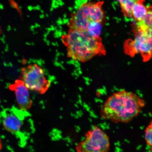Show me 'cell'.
Segmentation results:
<instances>
[{
	"mask_svg": "<svg viewBox=\"0 0 152 152\" xmlns=\"http://www.w3.org/2000/svg\"><path fill=\"white\" fill-rule=\"evenodd\" d=\"M147 8V14L143 20L134 22V26L152 38V5L149 6Z\"/></svg>",
	"mask_w": 152,
	"mask_h": 152,
	"instance_id": "obj_9",
	"label": "cell"
},
{
	"mask_svg": "<svg viewBox=\"0 0 152 152\" xmlns=\"http://www.w3.org/2000/svg\"><path fill=\"white\" fill-rule=\"evenodd\" d=\"M9 88L15 92L20 110L26 112L31 108L32 102L28 89L21 80H17L14 83L9 86Z\"/></svg>",
	"mask_w": 152,
	"mask_h": 152,
	"instance_id": "obj_8",
	"label": "cell"
},
{
	"mask_svg": "<svg viewBox=\"0 0 152 152\" xmlns=\"http://www.w3.org/2000/svg\"><path fill=\"white\" fill-rule=\"evenodd\" d=\"M151 152H152V148H151Z\"/></svg>",
	"mask_w": 152,
	"mask_h": 152,
	"instance_id": "obj_16",
	"label": "cell"
},
{
	"mask_svg": "<svg viewBox=\"0 0 152 152\" xmlns=\"http://www.w3.org/2000/svg\"><path fill=\"white\" fill-rule=\"evenodd\" d=\"M25 112L15 107L5 109L0 113V124L7 132L18 135L23 125Z\"/></svg>",
	"mask_w": 152,
	"mask_h": 152,
	"instance_id": "obj_6",
	"label": "cell"
},
{
	"mask_svg": "<svg viewBox=\"0 0 152 152\" xmlns=\"http://www.w3.org/2000/svg\"><path fill=\"white\" fill-rule=\"evenodd\" d=\"M102 23L91 21L87 26V31L92 37H100L102 33Z\"/></svg>",
	"mask_w": 152,
	"mask_h": 152,
	"instance_id": "obj_12",
	"label": "cell"
},
{
	"mask_svg": "<svg viewBox=\"0 0 152 152\" xmlns=\"http://www.w3.org/2000/svg\"><path fill=\"white\" fill-rule=\"evenodd\" d=\"M145 105V100L134 93L120 91L107 98L100 115L102 118L114 123H128L138 116Z\"/></svg>",
	"mask_w": 152,
	"mask_h": 152,
	"instance_id": "obj_1",
	"label": "cell"
},
{
	"mask_svg": "<svg viewBox=\"0 0 152 152\" xmlns=\"http://www.w3.org/2000/svg\"><path fill=\"white\" fill-rule=\"evenodd\" d=\"M21 80L28 90L44 94L50 87V82L45 77V72L40 66L32 64L22 68Z\"/></svg>",
	"mask_w": 152,
	"mask_h": 152,
	"instance_id": "obj_4",
	"label": "cell"
},
{
	"mask_svg": "<svg viewBox=\"0 0 152 152\" xmlns=\"http://www.w3.org/2000/svg\"><path fill=\"white\" fill-rule=\"evenodd\" d=\"M2 149V144L1 143V140H0V151L1 149Z\"/></svg>",
	"mask_w": 152,
	"mask_h": 152,
	"instance_id": "obj_14",
	"label": "cell"
},
{
	"mask_svg": "<svg viewBox=\"0 0 152 152\" xmlns=\"http://www.w3.org/2000/svg\"><path fill=\"white\" fill-rule=\"evenodd\" d=\"M1 26H0V35H1Z\"/></svg>",
	"mask_w": 152,
	"mask_h": 152,
	"instance_id": "obj_15",
	"label": "cell"
},
{
	"mask_svg": "<svg viewBox=\"0 0 152 152\" xmlns=\"http://www.w3.org/2000/svg\"><path fill=\"white\" fill-rule=\"evenodd\" d=\"M120 4L121 11L124 16L132 18V9L135 3L140 0H117Z\"/></svg>",
	"mask_w": 152,
	"mask_h": 152,
	"instance_id": "obj_11",
	"label": "cell"
},
{
	"mask_svg": "<svg viewBox=\"0 0 152 152\" xmlns=\"http://www.w3.org/2000/svg\"><path fill=\"white\" fill-rule=\"evenodd\" d=\"M134 31V39H129L125 43V52L132 56L140 54L144 61H147L152 58V38L135 27Z\"/></svg>",
	"mask_w": 152,
	"mask_h": 152,
	"instance_id": "obj_5",
	"label": "cell"
},
{
	"mask_svg": "<svg viewBox=\"0 0 152 152\" xmlns=\"http://www.w3.org/2000/svg\"><path fill=\"white\" fill-rule=\"evenodd\" d=\"M71 16L68 24L69 29L87 31V26L92 21L91 2L83 4L77 11L72 13Z\"/></svg>",
	"mask_w": 152,
	"mask_h": 152,
	"instance_id": "obj_7",
	"label": "cell"
},
{
	"mask_svg": "<svg viewBox=\"0 0 152 152\" xmlns=\"http://www.w3.org/2000/svg\"><path fill=\"white\" fill-rule=\"evenodd\" d=\"M62 39L67 48L68 57L77 61L86 62L106 53L101 39L92 37L87 31L69 29Z\"/></svg>",
	"mask_w": 152,
	"mask_h": 152,
	"instance_id": "obj_2",
	"label": "cell"
},
{
	"mask_svg": "<svg viewBox=\"0 0 152 152\" xmlns=\"http://www.w3.org/2000/svg\"><path fill=\"white\" fill-rule=\"evenodd\" d=\"M77 152H109L110 143L107 134L96 125L85 134V138L76 146Z\"/></svg>",
	"mask_w": 152,
	"mask_h": 152,
	"instance_id": "obj_3",
	"label": "cell"
},
{
	"mask_svg": "<svg viewBox=\"0 0 152 152\" xmlns=\"http://www.w3.org/2000/svg\"><path fill=\"white\" fill-rule=\"evenodd\" d=\"M145 0H140L134 4L132 9V18L134 22L140 21L144 18L147 12V7L144 4Z\"/></svg>",
	"mask_w": 152,
	"mask_h": 152,
	"instance_id": "obj_10",
	"label": "cell"
},
{
	"mask_svg": "<svg viewBox=\"0 0 152 152\" xmlns=\"http://www.w3.org/2000/svg\"><path fill=\"white\" fill-rule=\"evenodd\" d=\"M144 137L147 145L152 148V120L145 129Z\"/></svg>",
	"mask_w": 152,
	"mask_h": 152,
	"instance_id": "obj_13",
	"label": "cell"
}]
</instances>
